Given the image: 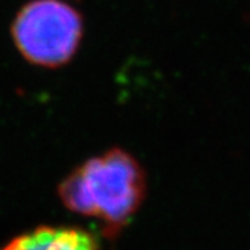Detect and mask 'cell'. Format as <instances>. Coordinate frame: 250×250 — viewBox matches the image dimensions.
Wrapping results in <instances>:
<instances>
[{"mask_svg": "<svg viewBox=\"0 0 250 250\" xmlns=\"http://www.w3.org/2000/svg\"><path fill=\"white\" fill-rule=\"evenodd\" d=\"M83 35L77 9L62 0H32L24 4L11 25V36L27 62L57 68L75 56Z\"/></svg>", "mask_w": 250, "mask_h": 250, "instance_id": "obj_2", "label": "cell"}, {"mask_svg": "<svg viewBox=\"0 0 250 250\" xmlns=\"http://www.w3.org/2000/svg\"><path fill=\"white\" fill-rule=\"evenodd\" d=\"M3 250H98L89 235L65 228H41L10 243Z\"/></svg>", "mask_w": 250, "mask_h": 250, "instance_id": "obj_3", "label": "cell"}, {"mask_svg": "<svg viewBox=\"0 0 250 250\" xmlns=\"http://www.w3.org/2000/svg\"><path fill=\"white\" fill-rule=\"evenodd\" d=\"M143 172L136 161L121 150L88 161L62 185L67 206L81 214L120 227L141 205Z\"/></svg>", "mask_w": 250, "mask_h": 250, "instance_id": "obj_1", "label": "cell"}]
</instances>
